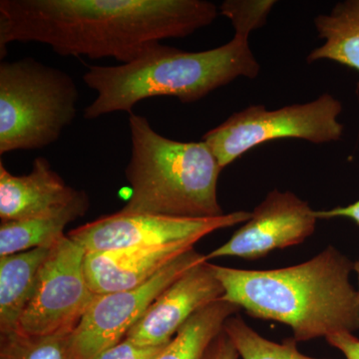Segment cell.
I'll use <instances>...</instances> for the list:
<instances>
[{"instance_id": "cell-1", "label": "cell", "mask_w": 359, "mask_h": 359, "mask_svg": "<svg viewBox=\"0 0 359 359\" xmlns=\"http://www.w3.org/2000/svg\"><path fill=\"white\" fill-rule=\"evenodd\" d=\"M207 0H1L0 56L13 42L47 45L61 56L136 60L162 40L209 26Z\"/></svg>"}, {"instance_id": "cell-2", "label": "cell", "mask_w": 359, "mask_h": 359, "mask_svg": "<svg viewBox=\"0 0 359 359\" xmlns=\"http://www.w3.org/2000/svg\"><path fill=\"white\" fill-rule=\"evenodd\" d=\"M354 264L332 245L287 268L249 271L212 264L222 299L252 318L292 328L297 341L359 330V294L351 285Z\"/></svg>"}, {"instance_id": "cell-3", "label": "cell", "mask_w": 359, "mask_h": 359, "mask_svg": "<svg viewBox=\"0 0 359 359\" xmlns=\"http://www.w3.org/2000/svg\"><path fill=\"white\" fill-rule=\"evenodd\" d=\"M261 65L250 48L249 37L235 34L228 43L191 52L156 43L130 63L89 66L84 83L96 92L84 109L94 120L111 113L128 112L137 103L158 96L197 102L240 77L254 79Z\"/></svg>"}, {"instance_id": "cell-4", "label": "cell", "mask_w": 359, "mask_h": 359, "mask_svg": "<svg viewBox=\"0 0 359 359\" xmlns=\"http://www.w3.org/2000/svg\"><path fill=\"white\" fill-rule=\"evenodd\" d=\"M129 129L131 156L125 177L131 194L120 211L187 219L226 214L217 193L223 168L205 142L172 140L133 112Z\"/></svg>"}, {"instance_id": "cell-5", "label": "cell", "mask_w": 359, "mask_h": 359, "mask_svg": "<svg viewBox=\"0 0 359 359\" xmlns=\"http://www.w3.org/2000/svg\"><path fill=\"white\" fill-rule=\"evenodd\" d=\"M79 90L65 71L26 57L0 63V155L55 143L77 115Z\"/></svg>"}, {"instance_id": "cell-6", "label": "cell", "mask_w": 359, "mask_h": 359, "mask_svg": "<svg viewBox=\"0 0 359 359\" xmlns=\"http://www.w3.org/2000/svg\"><path fill=\"white\" fill-rule=\"evenodd\" d=\"M341 112V102L330 93H323L311 102L276 110L252 105L208 131L202 140L224 169L266 142L280 139H301L313 144L339 141L344 131L339 121Z\"/></svg>"}, {"instance_id": "cell-7", "label": "cell", "mask_w": 359, "mask_h": 359, "mask_svg": "<svg viewBox=\"0 0 359 359\" xmlns=\"http://www.w3.org/2000/svg\"><path fill=\"white\" fill-rule=\"evenodd\" d=\"M85 257L83 248L68 236L52 248L18 334L48 337L74 332L96 295L85 276Z\"/></svg>"}, {"instance_id": "cell-8", "label": "cell", "mask_w": 359, "mask_h": 359, "mask_svg": "<svg viewBox=\"0 0 359 359\" xmlns=\"http://www.w3.org/2000/svg\"><path fill=\"white\" fill-rule=\"evenodd\" d=\"M205 261H208L207 256L193 248L138 287L96 294L70 334L73 359H95L106 349L119 344L168 287Z\"/></svg>"}, {"instance_id": "cell-9", "label": "cell", "mask_w": 359, "mask_h": 359, "mask_svg": "<svg viewBox=\"0 0 359 359\" xmlns=\"http://www.w3.org/2000/svg\"><path fill=\"white\" fill-rule=\"evenodd\" d=\"M252 212H229L217 218L187 219L118 211L78 226L68 237L86 254L174 244L196 245L214 231L245 223Z\"/></svg>"}, {"instance_id": "cell-10", "label": "cell", "mask_w": 359, "mask_h": 359, "mask_svg": "<svg viewBox=\"0 0 359 359\" xmlns=\"http://www.w3.org/2000/svg\"><path fill=\"white\" fill-rule=\"evenodd\" d=\"M316 211L308 202L287 191L273 190L255 208L249 221L230 240L212 250L207 259L238 257L255 261L276 250L304 243L316 231Z\"/></svg>"}, {"instance_id": "cell-11", "label": "cell", "mask_w": 359, "mask_h": 359, "mask_svg": "<svg viewBox=\"0 0 359 359\" xmlns=\"http://www.w3.org/2000/svg\"><path fill=\"white\" fill-rule=\"evenodd\" d=\"M212 264L203 262L175 280L149 306L125 339L142 346H164L191 318L223 297Z\"/></svg>"}, {"instance_id": "cell-12", "label": "cell", "mask_w": 359, "mask_h": 359, "mask_svg": "<svg viewBox=\"0 0 359 359\" xmlns=\"http://www.w3.org/2000/svg\"><path fill=\"white\" fill-rule=\"evenodd\" d=\"M194 247L195 245L174 244L90 252L85 257V276L95 294L133 289Z\"/></svg>"}, {"instance_id": "cell-13", "label": "cell", "mask_w": 359, "mask_h": 359, "mask_svg": "<svg viewBox=\"0 0 359 359\" xmlns=\"http://www.w3.org/2000/svg\"><path fill=\"white\" fill-rule=\"evenodd\" d=\"M80 190L65 183L45 157L33 161L29 174H11L0 162V219L1 222L33 218L62 207Z\"/></svg>"}, {"instance_id": "cell-14", "label": "cell", "mask_w": 359, "mask_h": 359, "mask_svg": "<svg viewBox=\"0 0 359 359\" xmlns=\"http://www.w3.org/2000/svg\"><path fill=\"white\" fill-rule=\"evenodd\" d=\"M89 207L88 195L80 190L74 200L53 211L33 218L1 222L0 257L33 249H52L65 237L66 226L83 217Z\"/></svg>"}, {"instance_id": "cell-15", "label": "cell", "mask_w": 359, "mask_h": 359, "mask_svg": "<svg viewBox=\"0 0 359 359\" xmlns=\"http://www.w3.org/2000/svg\"><path fill=\"white\" fill-rule=\"evenodd\" d=\"M50 252L33 249L0 257V334L18 330Z\"/></svg>"}, {"instance_id": "cell-16", "label": "cell", "mask_w": 359, "mask_h": 359, "mask_svg": "<svg viewBox=\"0 0 359 359\" xmlns=\"http://www.w3.org/2000/svg\"><path fill=\"white\" fill-rule=\"evenodd\" d=\"M314 25L323 43L309 54L308 62L334 61L359 73V0L337 2L316 16Z\"/></svg>"}, {"instance_id": "cell-17", "label": "cell", "mask_w": 359, "mask_h": 359, "mask_svg": "<svg viewBox=\"0 0 359 359\" xmlns=\"http://www.w3.org/2000/svg\"><path fill=\"white\" fill-rule=\"evenodd\" d=\"M240 311L221 299L194 314L173 339L153 359H202L205 349L223 330L224 323Z\"/></svg>"}, {"instance_id": "cell-18", "label": "cell", "mask_w": 359, "mask_h": 359, "mask_svg": "<svg viewBox=\"0 0 359 359\" xmlns=\"http://www.w3.org/2000/svg\"><path fill=\"white\" fill-rule=\"evenodd\" d=\"M224 332L242 359H318L299 353L294 337L282 344L264 339L237 314L226 320Z\"/></svg>"}, {"instance_id": "cell-19", "label": "cell", "mask_w": 359, "mask_h": 359, "mask_svg": "<svg viewBox=\"0 0 359 359\" xmlns=\"http://www.w3.org/2000/svg\"><path fill=\"white\" fill-rule=\"evenodd\" d=\"M70 334L48 337H27L18 332L0 334V359H73Z\"/></svg>"}, {"instance_id": "cell-20", "label": "cell", "mask_w": 359, "mask_h": 359, "mask_svg": "<svg viewBox=\"0 0 359 359\" xmlns=\"http://www.w3.org/2000/svg\"><path fill=\"white\" fill-rule=\"evenodd\" d=\"M273 0H226L219 13L231 20L235 34L249 37L254 30L263 27L275 6Z\"/></svg>"}, {"instance_id": "cell-21", "label": "cell", "mask_w": 359, "mask_h": 359, "mask_svg": "<svg viewBox=\"0 0 359 359\" xmlns=\"http://www.w3.org/2000/svg\"><path fill=\"white\" fill-rule=\"evenodd\" d=\"M165 346H142L124 339L119 344L104 351L95 359H153Z\"/></svg>"}, {"instance_id": "cell-22", "label": "cell", "mask_w": 359, "mask_h": 359, "mask_svg": "<svg viewBox=\"0 0 359 359\" xmlns=\"http://www.w3.org/2000/svg\"><path fill=\"white\" fill-rule=\"evenodd\" d=\"M237 349L226 332L222 330L205 349L202 359H238Z\"/></svg>"}, {"instance_id": "cell-23", "label": "cell", "mask_w": 359, "mask_h": 359, "mask_svg": "<svg viewBox=\"0 0 359 359\" xmlns=\"http://www.w3.org/2000/svg\"><path fill=\"white\" fill-rule=\"evenodd\" d=\"M330 346L339 349L346 359H359V339L351 332H339L325 337Z\"/></svg>"}, {"instance_id": "cell-24", "label": "cell", "mask_w": 359, "mask_h": 359, "mask_svg": "<svg viewBox=\"0 0 359 359\" xmlns=\"http://www.w3.org/2000/svg\"><path fill=\"white\" fill-rule=\"evenodd\" d=\"M316 218L318 219H328L332 218L351 219L359 226V201L346 205V207H337L328 211H316Z\"/></svg>"}, {"instance_id": "cell-25", "label": "cell", "mask_w": 359, "mask_h": 359, "mask_svg": "<svg viewBox=\"0 0 359 359\" xmlns=\"http://www.w3.org/2000/svg\"><path fill=\"white\" fill-rule=\"evenodd\" d=\"M353 271H355L356 275H358V294H359V261L354 263Z\"/></svg>"}]
</instances>
